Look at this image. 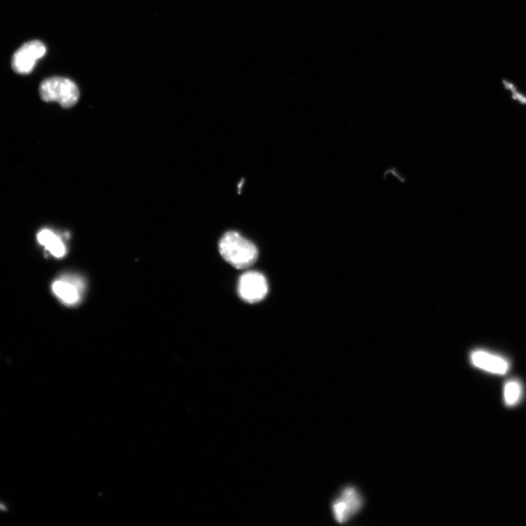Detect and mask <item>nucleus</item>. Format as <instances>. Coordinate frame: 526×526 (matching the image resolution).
Masks as SVG:
<instances>
[{
  "instance_id": "nucleus-9",
  "label": "nucleus",
  "mask_w": 526,
  "mask_h": 526,
  "mask_svg": "<svg viewBox=\"0 0 526 526\" xmlns=\"http://www.w3.org/2000/svg\"><path fill=\"white\" fill-rule=\"evenodd\" d=\"M522 396V386L517 380H510L504 386V397L506 405H516Z\"/></svg>"
},
{
  "instance_id": "nucleus-3",
  "label": "nucleus",
  "mask_w": 526,
  "mask_h": 526,
  "mask_svg": "<svg viewBox=\"0 0 526 526\" xmlns=\"http://www.w3.org/2000/svg\"><path fill=\"white\" fill-rule=\"evenodd\" d=\"M46 53V47L39 40H33L24 44L12 58V68L17 74L27 75L31 74L37 62L43 58Z\"/></svg>"
},
{
  "instance_id": "nucleus-5",
  "label": "nucleus",
  "mask_w": 526,
  "mask_h": 526,
  "mask_svg": "<svg viewBox=\"0 0 526 526\" xmlns=\"http://www.w3.org/2000/svg\"><path fill=\"white\" fill-rule=\"evenodd\" d=\"M362 498L353 488L346 489L333 504V514L337 522L348 521L362 508Z\"/></svg>"
},
{
  "instance_id": "nucleus-1",
  "label": "nucleus",
  "mask_w": 526,
  "mask_h": 526,
  "mask_svg": "<svg viewBox=\"0 0 526 526\" xmlns=\"http://www.w3.org/2000/svg\"><path fill=\"white\" fill-rule=\"evenodd\" d=\"M219 251L226 262L237 269L251 267L258 257L256 246L235 231H229L221 237Z\"/></svg>"
},
{
  "instance_id": "nucleus-8",
  "label": "nucleus",
  "mask_w": 526,
  "mask_h": 526,
  "mask_svg": "<svg viewBox=\"0 0 526 526\" xmlns=\"http://www.w3.org/2000/svg\"><path fill=\"white\" fill-rule=\"evenodd\" d=\"M37 241L43 245L54 257H62L66 253V248L62 240L51 230L44 229L37 234Z\"/></svg>"
},
{
  "instance_id": "nucleus-7",
  "label": "nucleus",
  "mask_w": 526,
  "mask_h": 526,
  "mask_svg": "<svg viewBox=\"0 0 526 526\" xmlns=\"http://www.w3.org/2000/svg\"><path fill=\"white\" fill-rule=\"evenodd\" d=\"M52 289L53 294L66 304L72 305L80 299V285L71 278H64L55 282Z\"/></svg>"
},
{
  "instance_id": "nucleus-2",
  "label": "nucleus",
  "mask_w": 526,
  "mask_h": 526,
  "mask_svg": "<svg viewBox=\"0 0 526 526\" xmlns=\"http://www.w3.org/2000/svg\"><path fill=\"white\" fill-rule=\"evenodd\" d=\"M39 92L44 101L57 102L65 108L76 105L80 96L75 83L63 77H51L44 80L41 83Z\"/></svg>"
},
{
  "instance_id": "nucleus-6",
  "label": "nucleus",
  "mask_w": 526,
  "mask_h": 526,
  "mask_svg": "<svg viewBox=\"0 0 526 526\" xmlns=\"http://www.w3.org/2000/svg\"><path fill=\"white\" fill-rule=\"evenodd\" d=\"M470 359L475 367L494 375H504L509 369V363L507 359L486 351H475L470 355Z\"/></svg>"
},
{
  "instance_id": "nucleus-4",
  "label": "nucleus",
  "mask_w": 526,
  "mask_h": 526,
  "mask_svg": "<svg viewBox=\"0 0 526 526\" xmlns=\"http://www.w3.org/2000/svg\"><path fill=\"white\" fill-rule=\"evenodd\" d=\"M238 293L241 298L248 303L262 300L269 293V285L265 275L255 271L244 273L239 281Z\"/></svg>"
}]
</instances>
